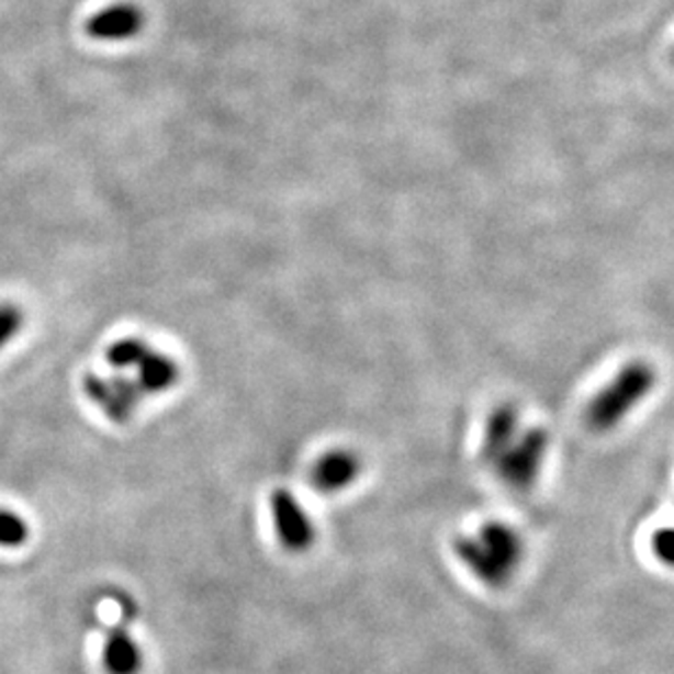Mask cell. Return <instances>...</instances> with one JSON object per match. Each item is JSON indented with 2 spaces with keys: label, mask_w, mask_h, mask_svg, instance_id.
Masks as SVG:
<instances>
[{
  "label": "cell",
  "mask_w": 674,
  "mask_h": 674,
  "mask_svg": "<svg viewBox=\"0 0 674 674\" xmlns=\"http://www.w3.org/2000/svg\"><path fill=\"white\" fill-rule=\"evenodd\" d=\"M453 550L460 561L493 589H502L524 559V541L519 532L502 521L484 524L478 537L456 539Z\"/></svg>",
  "instance_id": "obj_1"
},
{
  "label": "cell",
  "mask_w": 674,
  "mask_h": 674,
  "mask_svg": "<svg viewBox=\"0 0 674 674\" xmlns=\"http://www.w3.org/2000/svg\"><path fill=\"white\" fill-rule=\"evenodd\" d=\"M361 473V458L352 449H332L312 467V484L321 493H339Z\"/></svg>",
  "instance_id": "obj_7"
},
{
  "label": "cell",
  "mask_w": 674,
  "mask_h": 674,
  "mask_svg": "<svg viewBox=\"0 0 674 674\" xmlns=\"http://www.w3.org/2000/svg\"><path fill=\"white\" fill-rule=\"evenodd\" d=\"M653 552L666 568H674V526L655 532Z\"/></svg>",
  "instance_id": "obj_14"
},
{
  "label": "cell",
  "mask_w": 674,
  "mask_h": 674,
  "mask_svg": "<svg viewBox=\"0 0 674 674\" xmlns=\"http://www.w3.org/2000/svg\"><path fill=\"white\" fill-rule=\"evenodd\" d=\"M145 15L132 2H114L101 11H97L86 29L94 40L101 42H121L134 37L143 29Z\"/></svg>",
  "instance_id": "obj_6"
},
{
  "label": "cell",
  "mask_w": 674,
  "mask_h": 674,
  "mask_svg": "<svg viewBox=\"0 0 674 674\" xmlns=\"http://www.w3.org/2000/svg\"><path fill=\"white\" fill-rule=\"evenodd\" d=\"M29 539V524L13 510L0 508V548H20Z\"/></svg>",
  "instance_id": "obj_12"
},
{
  "label": "cell",
  "mask_w": 674,
  "mask_h": 674,
  "mask_svg": "<svg viewBox=\"0 0 674 674\" xmlns=\"http://www.w3.org/2000/svg\"><path fill=\"white\" fill-rule=\"evenodd\" d=\"M550 447V436L541 427L519 434L506 453L495 462L499 480L515 491H530L539 480L543 460Z\"/></svg>",
  "instance_id": "obj_3"
},
{
  "label": "cell",
  "mask_w": 674,
  "mask_h": 674,
  "mask_svg": "<svg viewBox=\"0 0 674 674\" xmlns=\"http://www.w3.org/2000/svg\"><path fill=\"white\" fill-rule=\"evenodd\" d=\"M141 651L125 629H112L103 647V666L108 674H138Z\"/></svg>",
  "instance_id": "obj_10"
},
{
  "label": "cell",
  "mask_w": 674,
  "mask_h": 674,
  "mask_svg": "<svg viewBox=\"0 0 674 674\" xmlns=\"http://www.w3.org/2000/svg\"><path fill=\"white\" fill-rule=\"evenodd\" d=\"M272 519L279 541L290 552H307L316 539L314 524L303 504L288 488H277L270 497Z\"/></svg>",
  "instance_id": "obj_5"
},
{
  "label": "cell",
  "mask_w": 674,
  "mask_h": 674,
  "mask_svg": "<svg viewBox=\"0 0 674 674\" xmlns=\"http://www.w3.org/2000/svg\"><path fill=\"white\" fill-rule=\"evenodd\" d=\"M658 372L647 361H631L589 401L585 420L598 431L607 434L616 429L655 387Z\"/></svg>",
  "instance_id": "obj_2"
},
{
  "label": "cell",
  "mask_w": 674,
  "mask_h": 674,
  "mask_svg": "<svg viewBox=\"0 0 674 674\" xmlns=\"http://www.w3.org/2000/svg\"><path fill=\"white\" fill-rule=\"evenodd\" d=\"M83 392L116 425L130 423L138 403L143 401V392L136 379H127L121 374L101 377L97 372H86Z\"/></svg>",
  "instance_id": "obj_4"
},
{
  "label": "cell",
  "mask_w": 674,
  "mask_h": 674,
  "mask_svg": "<svg viewBox=\"0 0 674 674\" xmlns=\"http://www.w3.org/2000/svg\"><path fill=\"white\" fill-rule=\"evenodd\" d=\"M180 379H182V368L169 352L151 348L145 355V359L136 366V383L143 396L165 394L171 387H176Z\"/></svg>",
  "instance_id": "obj_9"
},
{
  "label": "cell",
  "mask_w": 674,
  "mask_h": 674,
  "mask_svg": "<svg viewBox=\"0 0 674 674\" xmlns=\"http://www.w3.org/2000/svg\"><path fill=\"white\" fill-rule=\"evenodd\" d=\"M149 350H151V346L143 337H121V339H116L108 346L105 361L114 370H127V368H136Z\"/></svg>",
  "instance_id": "obj_11"
},
{
  "label": "cell",
  "mask_w": 674,
  "mask_h": 674,
  "mask_svg": "<svg viewBox=\"0 0 674 674\" xmlns=\"http://www.w3.org/2000/svg\"><path fill=\"white\" fill-rule=\"evenodd\" d=\"M24 327V312L13 303L0 305V350L11 344Z\"/></svg>",
  "instance_id": "obj_13"
},
{
  "label": "cell",
  "mask_w": 674,
  "mask_h": 674,
  "mask_svg": "<svg viewBox=\"0 0 674 674\" xmlns=\"http://www.w3.org/2000/svg\"><path fill=\"white\" fill-rule=\"evenodd\" d=\"M519 436V412L510 403L497 405L484 427V445H482V458L488 467H495V462L506 453V449L513 445V440Z\"/></svg>",
  "instance_id": "obj_8"
}]
</instances>
